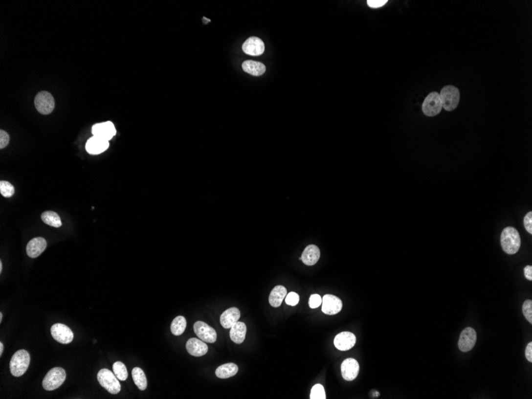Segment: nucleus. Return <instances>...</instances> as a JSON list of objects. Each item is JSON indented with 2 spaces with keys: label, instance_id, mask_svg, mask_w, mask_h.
Returning a JSON list of instances; mask_svg holds the SVG:
<instances>
[{
  "label": "nucleus",
  "instance_id": "nucleus-1",
  "mask_svg": "<svg viewBox=\"0 0 532 399\" xmlns=\"http://www.w3.org/2000/svg\"><path fill=\"white\" fill-rule=\"evenodd\" d=\"M503 249L508 254H515L521 245V238L516 229L511 226L504 228L500 237Z\"/></svg>",
  "mask_w": 532,
  "mask_h": 399
},
{
  "label": "nucleus",
  "instance_id": "nucleus-2",
  "mask_svg": "<svg viewBox=\"0 0 532 399\" xmlns=\"http://www.w3.org/2000/svg\"><path fill=\"white\" fill-rule=\"evenodd\" d=\"M30 362V354L26 350H20L15 352L10 362L11 375L15 377H20L24 375L28 369Z\"/></svg>",
  "mask_w": 532,
  "mask_h": 399
},
{
  "label": "nucleus",
  "instance_id": "nucleus-3",
  "mask_svg": "<svg viewBox=\"0 0 532 399\" xmlns=\"http://www.w3.org/2000/svg\"><path fill=\"white\" fill-rule=\"evenodd\" d=\"M66 378V373L62 367H54L43 378V386L45 391H54L60 387Z\"/></svg>",
  "mask_w": 532,
  "mask_h": 399
},
{
  "label": "nucleus",
  "instance_id": "nucleus-4",
  "mask_svg": "<svg viewBox=\"0 0 532 399\" xmlns=\"http://www.w3.org/2000/svg\"><path fill=\"white\" fill-rule=\"evenodd\" d=\"M97 380L101 386L112 395H116L121 390L120 382L115 374L108 369H101L97 374Z\"/></svg>",
  "mask_w": 532,
  "mask_h": 399
},
{
  "label": "nucleus",
  "instance_id": "nucleus-5",
  "mask_svg": "<svg viewBox=\"0 0 532 399\" xmlns=\"http://www.w3.org/2000/svg\"><path fill=\"white\" fill-rule=\"evenodd\" d=\"M442 108L450 112L455 110L460 101L459 89L453 86H447L442 89L440 94Z\"/></svg>",
  "mask_w": 532,
  "mask_h": 399
},
{
  "label": "nucleus",
  "instance_id": "nucleus-6",
  "mask_svg": "<svg viewBox=\"0 0 532 399\" xmlns=\"http://www.w3.org/2000/svg\"><path fill=\"white\" fill-rule=\"evenodd\" d=\"M36 110L43 115H48L54 111L55 101L54 97L49 92L42 91L37 94L35 99Z\"/></svg>",
  "mask_w": 532,
  "mask_h": 399
},
{
  "label": "nucleus",
  "instance_id": "nucleus-7",
  "mask_svg": "<svg viewBox=\"0 0 532 399\" xmlns=\"http://www.w3.org/2000/svg\"><path fill=\"white\" fill-rule=\"evenodd\" d=\"M442 109L440 95L438 92H430L423 102L422 111L424 114L427 116H437L440 113Z\"/></svg>",
  "mask_w": 532,
  "mask_h": 399
},
{
  "label": "nucleus",
  "instance_id": "nucleus-8",
  "mask_svg": "<svg viewBox=\"0 0 532 399\" xmlns=\"http://www.w3.org/2000/svg\"><path fill=\"white\" fill-rule=\"evenodd\" d=\"M194 332L205 343H213L217 340V333L215 329L202 321H197L194 324Z\"/></svg>",
  "mask_w": 532,
  "mask_h": 399
},
{
  "label": "nucleus",
  "instance_id": "nucleus-9",
  "mask_svg": "<svg viewBox=\"0 0 532 399\" xmlns=\"http://www.w3.org/2000/svg\"><path fill=\"white\" fill-rule=\"evenodd\" d=\"M51 335L56 341L63 344H69L73 341V333L69 327L63 324H55L50 329Z\"/></svg>",
  "mask_w": 532,
  "mask_h": 399
},
{
  "label": "nucleus",
  "instance_id": "nucleus-10",
  "mask_svg": "<svg viewBox=\"0 0 532 399\" xmlns=\"http://www.w3.org/2000/svg\"><path fill=\"white\" fill-rule=\"evenodd\" d=\"M477 339L476 331L472 328H466L462 331L459 342H458V348L463 352H468L474 348L475 344Z\"/></svg>",
  "mask_w": 532,
  "mask_h": 399
},
{
  "label": "nucleus",
  "instance_id": "nucleus-11",
  "mask_svg": "<svg viewBox=\"0 0 532 399\" xmlns=\"http://www.w3.org/2000/svg\"><path fill=\"white\" fill-rule=\"evenodd\" d=\"M343 303L341 300L333 295L327 294L322 298V311L327 315H335L341 311Z\"/></svg>",
  "mask_w": 532,
  "mask_h": 399
},
{
  "label": "nucleus",
  "instance_id": "nucleus-12",
  "mask_svg": "<svg viewBox=\"0 0 532 399\" xmlns=\"http://www.w3.org/2000/svg\"><path fill=\"white\" fill-rule=\"evenodd\" d=\"M356 343V337L353 333L343 332L339 333L334 339V345L339 351H348L352 349Z\"/></svg>",
  "mask_w": 532,
  "mask_h": 399
},
{
  "label": "nucleus",
  "instance_id": "nucleus-13",
  "mask_svg": "<svg viewBox=\"0 0 532 399\" xmlns=\"http://www.w3.org/2000/svg\"><path fill=\"white\" fill-rule=\"evenodd\" d=\"M92 133L93 135L103 138L110 141L116 135V130L111 121L99 123L92 126Z\"/></svg>",
  "mask_w": 532,
  "mask_h": 399
},
{
  "label": "nucleus",
  "instance_id": "nucleus-14",
  "mask_svg": "<svg viewBox=\"0 0 532 399\" xmlns=\"http://www.w3.org/2000/svg\"><path fill=\"white\" fill-rule=\"evenodd\" d=\"M359 372V365L355 358H347L341 365L342 376L347 381L355 379Z\"/></svg>",
  "mask_w": 532,
  "mask_h": 399
},
{
  "label": "nucleus",
  "instance_id": "nucleus-15",
  "mask_svg": "<svg viewBox=\"0 0 532 399\" xmlns=\"http://www.w3.org/2000/svg\"><path fill=\"white\" fill-rule=\"evenodd\" d=\"M243 50L245 54L252 56L262 55L265 51V44L259 38L251 37L243 44Z\"/></svg>",
  "mask_w": 532,
  "mask_h": 399
},
{
  "label": "nucleus",
  "instance_id": "nucleus-16",
  "mask_svg": "<svg viewBox=\"0 0 532 399\" xmlns=\"http://www.w3.org/2000/svg\"><path fill=\"white\" fill-rule=\"evenodd\" d=\"M110 147L109 140L93 135L86 143V151L91 155H98L104 153Z\"/></svg>",
  "mask_w": 532,
  "mask_h": 399
},
{
  "label": "nucleus",
  "instance_id": "nucleus-17",
  "mask_svg": "<svg viewBox=\"0 0 532 399\" xmlns=\"http://www.w3.org/2000/svg\"><path fill=\"white\" fill-rule=\"evenodd\" d=\"M47 243L45 238H35L29 242L26 245V253L31 258H36L45 251Z\"/></svg>",
  "mask_w": 532,
  "mask_h": 399
},
{
  "label": "nucleus",
  "instance_id": "nucleus-18",
  "mask_svg": "<svg viewBox=\"0 0 532 399\" xmlns=\"http://www.w3.org/2000/svg\"><path fill=\"white\" fill-rule=\"evenodd\" d=\"M186 348H187V352L190 355L196 357L205 355L208 352V347L206 345V343L202 341V340L196 339V338L190 339L187 342Z\"/></svg>",
  "mask_w": 532,
  "mask_h": 399
},
{
  "label": "nucleus",
  "instance_id": "nucleus-19",
  "mask_svg": "<svg viewBox=\"0 0 532 399\" xmlns=\"http://www.w3.org/2000/svg\"><path fill=\"white\" fill-rule=\"evenodd\" d=\"M241 312L237 308H230L225 310L220 316V323L224 329H231L232 326L240 319Z\"/></svg>",
  "mask_w": 532,
  "mask_h": 399
},
{
  "label": "nucleus",
  "instance_id": "nucleus-20",
  "mask_svg": "<svg viewBox=\"0 0 532 399\" xmlns=\"http://www.w3.org/2000/svg\"><path fill=\"white\" fill-rule=\"evenodd\" d=\"M320 258L319 247L315 245H309L305 248L301 255V261L306 266H311L317 263Z\"/></svg>",
  "mask_w": 532,
  "mask_h": 399
},
{
  "label": "nucleus",
  "instance_id": "nucleus-21",
  "mask_svg": "<svg viewBox=\"0 0 532 399\" xmlns=\"http://www.w3.org/2000/svg\"><path fill=\"white\" fill-rule=\"evenodd\" d=\"M246 325L245 323L238 321L230 329V336L232 341L237 344H241L245 340L246 335Z\"/></svg>",
  "mask_w": 532,
  "mask_h": 399
},
{
  "label": "nucleus",
  "instance_id": "nucleus-22",
  "mask_svg": "<svg viewBox=\"0 0 532 399\" xmlns=\"http://www.w3.org/2000/svg\"><path fill=\"white\" fill-rule=\"evenodd\" d=\"M287 296V289L282 286H277L271 291L270 295L268 297V301L271 306L274 308H278L281 306V303L284 299Z\"/></svg>",
  "mask_w": 532,
  "mask_h": 399
},
{
  "label": "nucleus",
  "instance_id": "nucleus-23",
  "mask_svg": "<svg viewBox=\"0 0 532 399\" xmlns=\"http://www.w3.org/2000/svg\"><path fill=\"white\" fill-rule=\"evenodd\" d=\"M243 70L253 76H261L264 74L266 68L264 64L254 62V61H245L243 63Z\"/></svg>",
  "mask_w": 532,
  "mask_h": 399
},
{
  "label": "nucleus",
  "instance_id": "nucleus-24",
  "mask_svg": "<svg viewBox=\"0 0 532 399\" xmlns=\"http://www.w3.org/2000/svg\"><path fill=\"white\" fill-rule=\"evenodd\" d=\"M238 371V367L235 363H226L219 366L215 371V375L219 378H229L235 376Z\"/></svg>",
  "mask_w": 532,
  "mask_h": 399
},
{
  "label": "nucleus",
  "instance_id": "nucleus-25",
  "mask_svg": "<svg viewBox=\"0 0 532 399\" xmlns=\"http://www.w3.org/2000/svg\"><path fill=\"white\" fill-rule=\"evenodd\" d=\"M132 376H133V381L135 382V384L136 385L138 388L140 389V391L146 390L148 382H147L146 376H145V374H144L141 368H140V367L133 368V371H132Z\"/></svg>",
  "mask_w": 532,
  "mask_h": 399
},
{
  "label": "nucleus",
  "instance_id": "nucleus-26",
  "mask_svg": "<svg viewBox=\"0 0 532 399\" xmlns=\"http://www.w3.org/2000/svg\"><path fill=\"white\" fill-rule=\"evenodd\" d=\"M42 220L43 222L47 224L48 225L53 227H60L63 225L61 221L60 217L57 213L54 211H45L42 215Z\"/></svg>",
  "mask_w": 532,
  "mask_h": 399
},
{
  "label": "nucleus",
  "instance_id": "nucleus-27",
  "mask_svg": "<svg viewBox=\"0 0 532 399\" xmlns=\"http://www.w3.org/2000/svg\"><path fill=\"white\" fill-rule=\"evenodd\" d=\"M187 327V320L182 315H178L175 318L171 325V331L175 335H180L184 332Z\"/></svg>",
  "mask_w": 532,
  "mask_h": 399
},
{
  "label": "nucleus",
  "instance_id": "nucleus-28",
  "mask_svg": "<svg viewBox=\"0 0 532 399\" xmlns=\"http://www.w3.org/2000/svg\"><path fill=\"white\" fill-rule=\"evenodd\" d=\"M112 369H113V373L115 374V376L120 381H125L128 378L129 375H128L126 366L122 362H120V361L116 362L112 366Z\"/></svg>",
  "mask_w": 532,
  "mask_h": 399
},
{
  "label": "nucleus",
  "instance_id": "nucleus-29",
  "mask_svg": "<svg viewBox=\"0 0 532 399\" xmlns=\"http://www.w3.org/2000/svg\"><path fill=\"white\" fill-rule=\"evenodd\" d=\"M0 193L3 197L11 198L15 194V187L7 181L0 182Z\"/></svg>",
  "mask_w": 532,
  "mask_h": 399
},
{
  "label": "nucleus",
  "instance_id": "nucleus-30",
  "mask_svg": "<svg viewBox=\"0 0 532 399\" xmlns=\"http://www.w3.org/2000/svg\"><path fill=\"white\" fill-rule=\"evenodd\" d=\"M310 399H326V395H325V391H324V386L322 385L316 384L311 388V395H310Z\"/></svg>",
  "mask_w": 532,
  "mask_h": 399
},
{
  "label": "nucleus",
  "instance_id": "nucleus-31",
  "mask_svg": "<svg viewBox=\"0 0 532 399\" xmlns=\"http://www.w3.org/2000/svg\"><path fill=\"white\" fill-rule=\"evenodd\" d=\"M523 312L528 321L532 324V301L528 300L523 305Z\"/></svg>",
  "mask_w": 532,
  "mask_h": 399
},
{
  "label": "nucleus",
  "instance_id": "nucleus-32",
  "mask_svg": "<svg viewBox=\"0 0 532 399\" xmlns=\"http://www.w3.org/2000/svg\"><path fill=\"white\" fill-rule=\"evenodd\" d=\"M300 301V296L294 292H291L286 296V303L290 306H296Z\"/></svg>",
  "mask_w": 532,
  "mask_h": 399
},
{
  "label": "nucleus",
  "instance_id": "nucleus-33",
  "mask_svg": "<svg viewBox=\"0 0 532 399\" xmlns=\"http://www.w3.org/2000/svg\"><path fill=\"white\" fill-rule=\"evenodd\" d=\"M321 304H322V298H321L320 295L313 294L310 296L309 305L311 309H316V308L320 307Z\"/></svg>",
  "mask_w": 532,
  "mask_h": 399
},
{
  "label": "nucleus",
  "instance_id": "nucleus-34",
  "mask_svg": "<svg viewBox=\"0 0 532 399\" xmlns=\"http://www.w3.org/2000/svg\"><path fill=\"white\" fill-rule=\"evenodd\" d=\"M524 227H525L526 230L529 233V234H532V212H528L527 215H525L524 219Z\"/></svg>",
  "mask_w": 532,
  "mask_h": 399
},
{
  "label": "nucleus",
  "instance_id": "nucleus-35",
  "mask_svg": "<svg viewBox=\"0 0 532 399\" xmlns=\"http://www.w3.org/2000/svg\"><path fill=\"white\" fill-rule=\"evenodd\" d=\"M9 141H10V136H9L8 133L7 132L1 130L0 131V148H6L8 145Z\"/></svg>",
  "mask_w": 532,
  "mask_h": 399
},
{
  "label": "nucleus",
  "instance_id": "nucleus-36",
  "mask_svg": "<svg viewBox=\"0 0 532 399\" xmlns=\"http://www.w3.org/2000/svg\"><path fill=\"white\" fill-rule=\"evenodd\" d=\"M367 5L371 8H378L382 7L387 2V0H368Z\"/></svg>",
  "mask_w": 532,
  "mask_h": 399
},
{
  "label": "nucleus",
  "instance_id": "nucleus-37",
  "mask_svg": "<svg viewBox=\"0 0 532 399\" xmlns=\"http://www.w3.org/2000/svg\"><path fill=\"white\" fill-rule=\"evenodd\" d=\"M525 356H526V358H527V359H528V360L529 361V362H531V363H532V342H530V343H528V346H527V348H526Z\"/></svg>",
  "mask_w": 532,
  "mask_h": 399
},
{
  "label": "nucleus",
  "instance_id": "nucleus-38",
  "mask_svg": "<svg viewBox=\"0 0 532 399\" xmlns=\"http://www.w3.org/2000/svg\"><path fill=\"white\" fill-rule=\"evenodd\" d=\"M524 275L527 279L529 281H532V266H526L524 268Z\"/></svg>",
  "mask_w": 532,
  "mask_h": 399
},
{
  "label": "nucleus",
  "instance_id": "nucleus-39",
  "mask_svg": "<svg viewBox=\"0 0 532 399\" xmlns=\"http://www.w3.org/2000/svg\"><path fill=\"white\" fill-rule=\"evenodd\" d=\"M3 348H4V347H3V343L1 342V343H0V355H2V353H3Z\"/></svg>",
  "mask_w": 532,
  "mask_h": 399
},
{
  "label": "nucleus",
  "instance_id": "nucleus-40",
  "mask_svg": "<svg viewBox=\"0 0 532 399\" xmlns=\"http://www.w3.org/2000/svg\"><path fill=\"white\" fill-rule=\"evenodd\" d=\"M2 262H0V273H2Z\"/></svg>",
  "mask_w": 532,
  "mask_h": 399
},
{
  "label": "nucleus",
  "instance_id": "nucleus-41",
  "mask_svg": "<svg viewBox=\"0 0 532 399\" xmlns=\"http://www.w3.org/2000/svg\"><path fill=\"white\" fill-rule=\"evenodd\" d=\"M2 314L0 313V322H2Z\"/></svg>",
  "mask_w": 532,
  "mask_h": 399
}]
</instances>
